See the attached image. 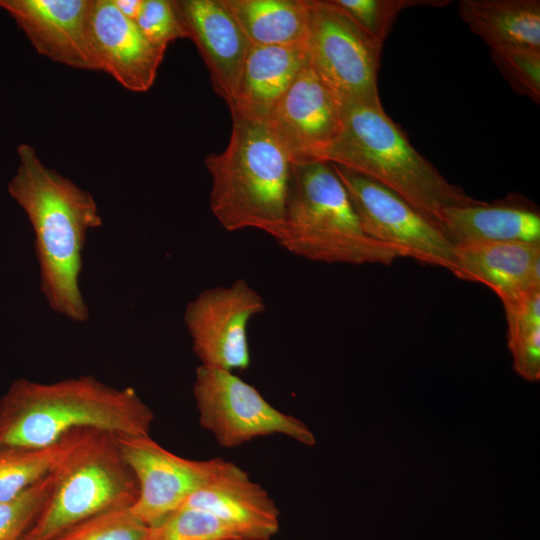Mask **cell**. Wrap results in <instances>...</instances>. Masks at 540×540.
I'll return each mask as SVG.
<instances>
[{
	"mask_svg": "<svg viewBox=\"0 0 540 540\" xmlns=\"http://www.w3.org/2000/svg\"><path fill=\"white\" fill-rule=\"evenodd\" d=\"M18 156L20 163L8 192L33 227L41 292L53 311L85 322L89 310L79 277L87 232L102 225L96 201L88 191L45 166L32 146L20 145Z\"/></svg>",
	"mask_w": 540,
	"mask_h": 540,
	"instance_id": "obj_1",
	"label": "cell"
},
{
	"mask_svg": "<svg viewBox=\"0 0 540 540\" xmlns=\"http://www.w3.org/2000/svg\"><path fill=\"white\" fill-rule=\"evenodd\" d=\"M154 414L132 387L92 375L40 383L13 381L0 399V450L43 448L83 429L150 435Z\"/></svg>",
	"mask_w": 540,
	"mask_h": 540,
	"instance_id": "obj_2",
	"label": "cell"
},
{
	"mask_svg": "<svg viewBox=\"0 0 540 540\" xmlns=\"http://www.w3.org/2000/svg\"><path fill=\"white\" fill-rule=\"evenodd\" d=\"M320 160L378 181L440 226L443 209L483 202L443 177L411 145L382 105L342 107L340 132Z\"/></svg>",
	"mask_w": 540,
	"mask_h": 540,
	"instance_id": "obj_3",
	"label": "cell"
},
{
	"mask_svg": "<svg viewBox=\"0 0 540 540\" xmlns=\"http://www.w3.org/2000/svg\"><path fill=\"white\" fill-rule=\"evenodd\" d=\"M232 120L226 148L205 158L210 209L229 232L252 228L275 238L285 216L292 161L267 125Z\"/></svg>",
	"mask_w": 540,
	"mask_h": 540,
	"instance_id": "obj_4",
	"label": "cell"
},
{
	"mask_svg": "<svg viewBox=\"0 0 540 540\" xmlns=\"http://www.w3.org/2000/svg\"><path fill=\"white\" fill-rule=\"evenodd\" d=\"M274 239L316 262L390 265L404 257L365 233L345 186L326 161L293 165L284 220Z\"/></svg>",
	"mask_w": 540,
	"mask_h": 540,
	"instance_id": "obj_5",
	"label": "cell"
},
{
	"mask_svg": "<svg viewBox=\"0 0 540 540\" xmlns=\"http://www.w3.org/2000/svg\"><path fill=\"white\" fill-rule=\"evenodd\" d=\"M138 493L117 434L85 429L53 471L49 493L22 540H47L85 519L130 508Z\"/></svg>",
	"mask_w": 540,
	"mask_h": 540,
	"instance_id": "obj_6",
	"label": "cell"
},
{
	"mask_svg": "<svg viewBox=\"0 0 540 540\" xmlns=\"http://www.w3.org/2000/svg\"><path fill=\"white\" fill-rule=\"evenodd\" d=\"M308 64L342 107L381 105L378 70L383 45L332 0H309Z\"/></svg>",
	"mask_w": 540,
	"mask_h": 540,
	"instance_id": "obj_7",
	"label": "cell"
},
{
	"mask_svg": "<svg viewBox=\"0 0 540 540\" xmlns=\"http://www.w3.org/2000/svg\"><path fill=\"white\" fill-rule=\"evenodd\" d=\"M193 395L200 425L222 447H237L272 434H282L308 446L315 444V437L304 422L273 407L254 386L231 371L200 365Z\"/></svg>",
	"mask_w": 540,
	"mask_h": 540,
	"instance_id": "obj_8",
	"label": "cell"
},
{
	"mask_svg": "<svg viewBox=\"0 0 540 540\" xmlns=\"http://www.w3.org/2000/svg\"><path fill=\"white\" fill-rule=\"evenodd\" d=\"M371 238L423 264L454 268L455 245L443 228L393 190L344 166L330 163Z\"/></svg>",
	"mask_w": 540,
	"mask_h": 540,
	"instance_id": "obj_9",
	"label": "cell"
},
{
	"mask_svg": "<svg viewBox=\"0 0 540 540\" xmlns=\"http://www.w3.org/2000/svg\"><path fill=\"white\" fill-rule=\"evenodd\" d=\"M265 309L262 296L243 279L199 293L187 304L184 322L200 365L231 372L247 369L248 325Z\"/></svg>",
	"mask_w": 540,
	"mask_h": 540,
	"instance_id": "obj_10",
	"label": "cell"
},
{
	"mask_svg": "<svg viewBox=\"0 0 540 540\" xmlns=\"http://www.w3.org/2000/svg\"><path fill=\"white\" fill-rule=\"evenodd\" d=\"M117 440L138 483V497L130 510L147 527L181 508L193 492L228 462L220 458H183L162 447L150 435L117 434Z\"/></svg>",
	"mask_w": 540,
	"mask_h": 540,
	"instance_id": "obj_11",
	"label": "cell"
},
{
	"mask_svg": "<svg viewBox=\"0 0 540 540\" xmlns=\"http://www.w3.org/2000/svg\"><path fill=\"white\" fill-rule=\"evenodd\" d=\"M341 125V104L308 62L267 123L293 165L321 161Z\"/></svg>",
	"mask_w": 540,
	"mask_h": 540,
	"instance_id": "obj_12",
	"label": "cell"
},
{
	"mask_svg": "<svg viewBox=\"0 0 540 540\" xmlns=\"http://www.w3.org/2000/svg\"><path fill=\"white\" fill-rule=\"evenodd\" d=\"M93 6L94 0H0L38 53L72 68L100 71Z\"/></svg>",
	"mask_w": 540,
	"mask_h": 540,
	"instance_id": "obj_13",
	"label": "cell"
},
{
	"mask_svg": "<svg viewBox=\"0 0 540 540\" xmlns=\"http://www.w3.org/2000/svg\"><path fill=\"white\" fill-rule=\"evenodd\" d=\"M92 34L101 71L129 91L151 88L167 47L150 42L112 0H94Z\"/></svg>",
	"mask_w": 540,
	"mask_h": 540,
	"instance_id": "obj_14",
	"label": "cell"
},
{
	"mask_svg": "<svg viewBox=\"0 0 540 540\" xmlns=\"http://www.w3.org/2000/svg\"><path fill=\"white\" fill-rule=\"evenodd\" d=\"M175 3L188 38L209 70L215 92L229 105L250 43L221 0Z\"/></svg>",
	"mask_w": 540,
	"mask_h": 540,
	"instance_id": "obj_15",
	"label": "cell"
},
{
	"mask_svg": "<svg viewBox=\"0 0 540 540\" xmlns=\"http://www.w3.org/2000/svg\"><path fill=\"white\" fill-rule=\"evenodd\" d=\"M307 62L306 42L286 46L250 45L228 105L232 118L267 125Z\"/></svg>",
	"mask_w": 540,
	"mask_h": 540,
	"instance_id": "obj_16",
	"label": "cell"
},
{
	"mask_svg": "<svg viewBox=\"0 0 540 540\" xmlns=\"http://www.w3.org/2000/svg\"><path fill=\"white\" fill-rule=\"evenodd\" d=\"M182 507L210 512L243 530L251 540H269L279 530V510L275 502L246 471L229 461L193 492Z\"/></svg>",
	"mask_w": 540,
	"mask_h": 540,
	"instance_id": "obj_17",
	"label": "cell"
},
{
	"mask_svg": "<svg viewBox=\"0 0 540 540\" xmlns=\"http://www.w3.org/2000/svg\"><path fill=\"white\" fill-rule=\"evenodd\" d=\"M454 257L456 277L486 285L501 302L540 289V244H458Z\"/></svg>",
	"mask_w": 540,
	"mask_h": 540,
	"instance_id": "obj_18",
	"label": "cell"
},
{
	"mask_svg": "<svg viewBox=\"0 0 540 540\" xmlns=\"http://www.w3.org/2000/svg\"><path fill=\"white\" fill-rule=\"evenodd\" d=\"M440 224L458 244L521 242L540 244V213L537 206L520 196H507L494 203L447 207Z\"/></svg>",
	"mask_w": 540,
	"mask_h": 540,
	"instance_id": "obj_19",
	"label": "cell"
},
{
	"mask_svg": "<svg viewBox=\"0 0 540 540\" xmlns=\"http://www.w3.org/2000/svg\"><path fill=\"white\" fill-rule=\"evenodd\" d=\"M459 14L491 50H540L539 0H461Z\"/></svg>",
	"mask_w": 540,
	"mask_h": 540,
	"instance_id": "obj_20",
	"label": "cell"
},
{
	"mask_svg": "<svg viewBox=\"0 0 540 540\" xmlns=\"http://www.w3.org/2000/svg\"><path fill=\"white\" fill-rule=\"evenodd\" d=\"M250 45L306 42L309 0H221Z\"/></svg>",
	"mask_w": 540,
	"mask_h": 540,
	"instance_id": "obj_21",
	"label": "cell"
},
{
	"mask_svg": "<svg viewBox=\"0 0 540 540\" xmlns=\"http://www.w3.org/2000/svg\"><path fill=\"white\" fill-rule=\"evenodd\" d=\"M83 430L73 432L48 447L0 450V501L19 496L50 475L75 445Z\"/></svg>",
	"mask_w": 540,
	"mask_h": 540,
	"instance_id": "obj_22",
	"label": "cell"
},
{
	"mask_svg": "<svg viewBox=\"0 0 540 540\" xmlns=\"http://www.w3.org/2000/svg\"><path fill=\"white\" fill-rule=\"evenodd\" d=\"M514 370L524 379H540V289L502 302Z\"/></svg>",
	"mask_w": 540,
	"mask_h": 540,
	"instance_id": "obj_23",
	"label": "cell"
},
{
	"mask_svg": "<svg viewBox=\"0 0 540 540\" xmlns=\"http://www.w3.org/2000/svg\"><path fill=\"white\" fill-rule=\"evenodd\" d=\"M148 540H251L243 530L205 510L181 507L148 527Z\"/></svg>",
	"mask_w": 540,
	"mask_h": 540,
	"instance_id": "obj_24",
	"label": "cell"
},
{
	"mask_svg": "<svg viewBox=\"0 0 540 540\" xmlns=\"http://www.w3.org/2000/svg\"><path fill=\"white\" fill-rule=\"evenodd\" d=\"M366 33L384 44L400 12L414 6L441 7L449 0H332Z\"/></svg>",
	"mask_w": 540,
	"mask_h": 540,
	"instance_id": "obj_25",
	"label": "cell"
},
{
	"mask_svg": "<svg viewBox=\"0 0 540 540\" xmlns=\"http://www.w3.org/2000/svg\"><path fill=\"white\" fill-rule=\"evenodd\" d=\"M47 540H148V527L123 508L85 519Z\"/></svg>",
	"mask_w": 540,
	"mask_h": 540,
	"instance_id": "obj_26",
	"label": "cell"
},
{
	"mask_svg": "<svg viewBox=\"0 0 540 540\" xmlns=\"http://www.w3.org/2000/svg\"><path fill=\"white\" fill-rule=\"evenodd\" d=\"M492 61L518 94L540 101V50L513 48L491 50Z\"/></svg>",
	"mask_w": 540,
	"mask_h": 540,
	"instance_id": "obj_27",
	"label": "cell"
},
{
	"mask_svg": "<svg viewBox=\"0 0 540 540\" xmlns=\"http://www.w3.org/2000/svg\"><path fill=\"white\" fill-rule=\"evenodd\" d=\"M52 473L19 496L0 501V540H22L49 493Z\"/></svg>",
	"mask_w": 540,
	"mask_h": 540,
	"instance_id": "obj_28",
	"label": "cell"
},
{
	"mask_svg": "<svg viewBox=\"0 0 540 540\" xmlns=\"http://www.w3.org/2000/svg\"><path fill=\"white\" fill-rule=\"evenodd\" d=\"M135 23L143 35L158 46L167 47L176 39L188 38L175 1L143 0Z\"/></svg>",
	"mask_w": 540,
	"mask_h": 540,
	"instance_id": "obj_29",
	"label": "cell"
},
{
	"mask_svg": "<svg viewBox=\"0 0 540 540\" xmlns=\"http://www.w3.org/2000/svg\"><path fill=\"white\" fill-rule=\"evenodd\" d=\"M118 11L126 18L135 21L140 13L143 0H112Z\"/></svg>",
	"mask_w": 540,
	"mask_h": 540,
	"instance_id": "obj_30",
	"label": "cell"
}]
</instances>
